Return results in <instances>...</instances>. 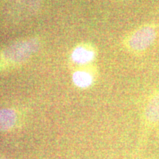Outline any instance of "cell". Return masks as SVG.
Listing matches in <instances>:
<instances>
[{
    "instance_id": "277c9868",
    "label": "cell",
    "mask_w": 159,
    "mask_h": 159,
    "mask_svg": "<svg viewBox=\"0 0 159 159\" xmlns=\"http://www.w3.org/2000/svg\"><path fill=\"white\" fill-rule=\"evenodd\" d=\"M96 57V51L90 46H79L71 54V58L75 63L84 64L94 61Z\"/></svg>"
},
{
    "instance_id": "5b68a950",
    "label": "cell",
    "mask_w": 159,
    "mask_h": 159,
    "mask_svg": "<svg viewBox=\"0 0 159 159\" xmlns=\"http://www.w3.org/2000/svg\"><path fill=\"white\" fill-rule=\"evenodd\" d=\"M11 7L15 8L16 13L31 15L39 7V0H11Z\"/></svg>"
},
{
    "instance_id": "6da1fadb",
    "label": "cell",
    "mask_w": 159,
    "mask_h": 159,
    "mask_svg": "<svg viewBox=\"0 0 159 159\" xmlns=\"http://www.w3.org/2000/svg\"><path fill=\"white\" fill-rule=\"evenodd\" d=\"M159 38V21L144 22L128 33L122 39L125 50L136 56L146 54Z\"/></svg>"
},
{
    "instance_id": "7a4b0ae2",
    "label": "cell",
    "mask_w": 159,
    "mask_h": 159,
    "mask_svg": "<svg viewBox=\"0 0 159 159\" xmlns=\"http://www.w3.org/2000/svg\"><path fill=\"white\" fill-rule=\"evenodd\" d=\"M40 48L37 39L18 41L0 52V69L16 66L27 62Z\"/></svg>"
},
{
    "instance_id": "3957f363",
    "label": "cell",
    "mask_w": 159,
    "mask_h": 159,
    "mask_svg": "<svg viewBox=\"0 0 159 159\" xmlns=\"http://www.w3.org/2000/svg\"><path fill=\"white\" fill-rule=\"evenodd\" d=\"M159 123V88L148 95L143 107L142 129L145 138Z\"/></svg>"
},
{
    "instance_id": "52a82bcc",
    "label": "cell",
    "mask_w": 159,
    "mask_h": 159,
    "mask_svg": "<svg viewBox=\"0 0 159 159\" xmlns=\"http://www.w3.org/2000/svg\"><path fill=\"white\" fill-rule=\"evenodd\" d=\"M73 81L77 86L80 88H88L92 85L94 77L86 71H76L73 75Z\"/></svg>"
},
{
    "instance_id": "8992f818",
    "label": "cell",
    "mask_w": 159,
    "mask_h": 159,
    "mask_svg": "<svg viewBox=\"0 0 159 159\" xmlns=\"http://www.w3.org/2000/svg\"><path fill=\"white\" fill-rule=\"evenodd\" d=\"M18 122V114L13 109H0V131L13 129Z\"/></svg>"
}]
</instances>
